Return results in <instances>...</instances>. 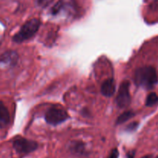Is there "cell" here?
I'll return each instance as SVG.
<instances>
[{"label":"cell","instance_id":"cell-9","mask_svg":"<svg viewBox=\"0 0 158 158\" xmlns=\"http://www.w3.org/2000/svg\"><path fill=\"white\" fill-rule=\"evenodd\" d=\"M10 121V115L8 109L2 102L0 101V128L7 126Z\"/></svg>","mask_w":158,"mask_h":158},{"label":"cell","instance_id":"cell-1","mask_svg":"<svg viewBox=\"0 0 158 158\" xmlns=\"http://www.w3.org/2000/svg\"><path fill=\"white\" fill-rule=\"evenodd\" d=\"M158 81L157 70L153 66L138 68L134 73V82L139 86L147 89L154 87Z\"/></svg>","mask_w":158,"mask_h":158},{"label":"cell","instance_id":"cell-10","mask_svg":"<svg viewBox=\"0 0 158 158\" xmlns=\"http://www.w3.org/2000/svg\"><path fill=\"white\" fill-rule=\"evenodd\" d=\"M134 116V113L132 112V111L131 110L125 111V112H123V114H121L120 116H119L117 120H116V124L117 125L122 124V123H125V122H127V120H129L130 119L132 118Z\"/></svg>","mask_w":158,"mask_h":158},{"label":"cell","instance_id":"cell-13","mask_svg":"<svg viewBox=\"0 0 158 158\" xmlns=\"http://www.w3.org/2000/svg\"><path fill=\"white\" fill-rule=\"evenodd\" d=\"M118 157H119V151L117 148H115V149H114L112 151H111L109 157L108 158H118Z\"/></svg>","mask_w":158,"mask_h":158},{"label":"cell","instance_id":"cell-4","mask_svg":"<svg viewBox=\"0 0 158 158\" xmlns=\"http://www.w3.org/2000/svg\"><path fill=\"white\" fill-rule=\"evenodd\" d=\"M12 144L15 151L19 154H30L38 148V143L35 141L20 137H16Z\"/></svg>","mask_w":158,"mask_h":158},{"label":"cell","instance_id":"cell-15","mask_svg":"<svg viewBox=\"0 0 158 158\" xmlns=\"http://www.w3.org/2000/svg\"><path fill=\"white\" fill-rule=\"evenodd\" d=\"M134 155H135V153L134 151H131L127 154V158H134Z\"/></svg>","mask_w":158,"mask_h":158},{"label":"cell","instance_id":"cell-16","mask_svg":"<svg viewBox=\"0 0 158 158\" xmlns=\"http://www.w3.org/2000/svg\"><path fill=\"white\" fill-rule=\"evenodd\" d=\"M142 158H152V156L147 155V156H144V157H143Z\"/></svg>","mask_w":158,"mask_h":158},{"label":"cell","instance_id":"cell-7","mask_svg":"<svg viewBox=\"0 0 158 158\" xmlns=\"http://www.w3.org/2000/svg\"><path fill=\"white\" fill-rule=\"evenodd\" d=\"M116 90L115 82L114 79H107L101 86V94L106 97H111Z\"/></svg>","mask_w":158,"mask_h":158},{"label":"cell","instance_id":"cell-17","mask_svg":"<svg viewBox=\"0 0 158 158\" xmlns=\"http://www.w3.org/2000/svg\"><path fill=\"white\" fill-rule=\"evenodd\" d=\"M157 158H158V157H157Z\"/></svg>","mask_w":158,"mask_h":158},{"label":"cell","instance_id":"cell-11","mask_svg":"<svg viewBox=\"0 0 158 158\" xmlns=\"http://www.w3.org/2000/svg\"><path fill=\"white\" fill-rule=\"evenodd\" d=\"M158 103V96L155 93H151L147 97L145 104L147 106H154Z\"/></svg>","mask_w":158,"mask_h":158},{"label":"cell","instance_id":"cell-5","mask_svg":"<svg viewBox=\"0 0 158 158\" xmlns=\"http://www.w3.org/2000/svg\"><path fill=\"white\" fill-rule=\"evenodd\" d=\"M131 94H130V83L127 80L120 84L118 94L116 98V103L120 108H126L131 104Z\"/></svg>","mask_w":158,"mask_h":158},{"label":"cell","instance_id":"cell-12","mask_svg":"<svg viewBox=\"0 0 158 158\" xmlns=\"http://www.w3.org/2000/svg\"><path fill=\"white\" fill-rule=\"evenodd\" d=\"M138 127V123L137 122H133V123H130L127 127V131H135Z\"/></svg>","mask_w":158,"mask_h":158},{"label":"cell","instance_id":"cell-3","mask_svg":"<svg viewBox=\"0 0 158 158\" xmlns=\"http://www.w3.org/2000/svg\"><path fill=\"white\" fill-rule=\"evenodd\" d=\"M44 117L47 123L55 126L67 120L69 118V115L65 110L52 106L47 110Z\"/></svg>","mask_w":158,"mask_h":158},{"label":"cell","instance_id":"cell-14","mask_svg":"<svg viewBox=\"0 0 158 158\" xmlns=\"http://www.w3.org/2000/svg\"><path fill=\"white\" fill-rule=\"evenodd\" d=\"M52 0H37V2L40 6H46L49 4Z\"/></svg>","mask_w":158,"mask_h":158},{"label":"cell","instance_id":"cell-6","mask_svg":"<svg viewBox=\"0 0 158 158\" xmlns=\"http://www.w3.org/2000/svg\"><path fill=\"white\" fill-rule=\"evenodd\" d=\"M19 55L16 52L12 50L6 51L0 56V63L7 67L15 66L18 62Z\"/></svg>","mask_w":158,"mask_h":158},{"label":"cell","instance_id":"cell-2","mask_svg":"<svg viewBox=\"0 0 158 158\" xmlns=\"http://www.w3.org/2000/svg\"><path fill=\"white\" fill-rule=\"evenodd\" d=\"M41 25V22L38 19H32L29 20L19 29L12 38V41L20 43L32 38L37 32Z\"/></svg>","mask_w":158,"mask_h":158},{"label":"cell","instance_id":"cell-8","mask_svg":"<svg viewBox=\"0 0 158 158\" xmlns=\"http://www.w3.org/2000/svg\"><path fill=\"white\" fill-rule=\"evenodd\" d=\"M69 149L70 152L74 155L82 156L85 155V154H86L85 144L83 142L79 141V140L71 142L69 146Z\"/></svg>","mask_w":158,"mask_h":158}]
</instances>
